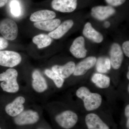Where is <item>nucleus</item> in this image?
Segmentation results:
<instances>
[{
	"instance_id": "2eb2a0df",
	"label": "nucleus",
	"mask_w": 129,
	"mask_h": 129,
	"mask_svg": "<svg viewBox=\"0 0 129 129\" xmlns=\"http://www.w3.org/2000/svg\"><path fill=\"white\" fill-rule=\"evenodd\" d=\"M32 87L38 92H42L47 89L46 81L42 75L39 71L35 70L32 73Z\"/></svg>"
},
{
	"instance_id": "aec40b11",
	"label": "nucleus",
	"mask_w": 129,
	"mask_h": 129,
	"mask_svg": "<svg viewBox=\"0 0 129 129\" xmlns=\"http://www.w3.org/2000/svg\"><path fill=\"white\" fill-rule=\"evenodd\" d=\"M91 80L97 87L102 89L108 88L111 82V80L108 76L99 73L94 74Z\"/></svg>"
},
{
	"instance_id": "4be33fe9",
	"label": "nucleus",
	"mask_w": 129,
	"mask_h": 129,
	"mask_svg": "<svg viewBox=\"0 0 129 129\" xmlns=\"http://www.w3.org/2000/svg\"><path fill=\"white\" fill-rule=\"evenodd\" d=\"M45 73L47 76L53 80L57 88H61L64 82V79L61 78L57 74L50 70H46Z\"/></svg>"
},
{
	"instance_id": "f3484780",
	"label": "nucleus",
	"mask_w": 129,
	"mask_h": 129,
	"mask_svg": "<svg viewBox=\"0 0 129 129\" xmlns=\"http://www.w3.org/2000/svg\"><path fill=\"white\" fill-rule=\"evenodd\" d=\"M83 34L86 38L97 43H100L103 40L102 35L92 27L89 22L86 23L83 30Z\"/></svg>"
},
{
	"instance_id": "f8f14e48",
	"label": "nucleus",
	"mask_w": 129,
	"mask_h": 129,
	"mask_svg": "<svg viewBox=\"0 0 129 129\" xmlns=\"http://www.w3.org/2000/svg\"><path fill=\"white\" fill-rule=\"evenodd\" d=\"M96 62V59L95 57L86 58L75 66L74 75L76 76L84 75L89 70L94 67Z\"/></svg>"
},
{
	"instance_id": "ddd939ff",
	"label": "nucleus",
	"mask_w": 129,
	"mask_h": 129,
	"mask_svg": "<svg viewBox=\"0 0 129 129\" xmlns=\"http://www.w3.org/2000/svg\"><path fill=\"white\" fill-rule=\"evenodd\" d=\"M85 121L89 129H110L97 114H89L85 117Z\"/></svg>"
},
{
	"instance_id": "7ed1b4c3",
	"label": "nucleus",
	"mask_w": 129,
	"mask_h": 129,
	"mask_svg": "<svg viewBox=\"0 0 129 129\" xmlns=\"http://www.w3.org/2000/svg\"><path fill=\"white\" fill-rule=\"evenodd\" d=\"M0 33L6 39L14 40L17 37V25L13 20L5 18L0 22Z\"/></svg>"
},
{
	"instance_id": "72a5a7b5",
	"label": "nucleus",
	"mask_w": 129,
	"mask_h": 129,
	"mask_svg": "<svg viewBox=\"0 0 129 129\" xmlns=\"http://www.w3.org/2000/svg\"><path fill=\"white\" fill-rule=\"evenodd\" d=\"M128 92H129V85H128Z\"/></svg>"
},
{
	"instance_id": "0eeeda50",
	"label": "nucleus",
	"mask_w": 129,
	"mask_h": 129,
	"mask_svg": "<svg viewBox=\"0 0 129 129\" xmlns=\"http://www.w3.org/2000/svg\"><path fill=\"white\" fill-rule=\"evenodd\" d=\"M77 0H53L52 7L56 11L63 13H70L76 9Z\"/></svg>"
},
{
	"instance_id": "f257e3e1",
	"label": "nucleus",
	"mask_w": 129,
	"mask_h": 129,
	"mask_svg": "<svg viewBox=\"0 0 129 129\" xmlns=\"http://www.w3.org/2000/svg\"><path fill=\"white\" fill-rule=\"evenodd\" d=\"M78 97L82 99L84 106L86 111H94L99 108L102 103V97L99 94L92 93L88 88L85 86H81L76 91Z\"/></svg>"
},
{
	"instance_id": "f03ea898",
	"label": "nucleus",
	"mask_w": 129,
	"mask_h": 129,
	"mask_svg": "<svg viewBox=\"0 0 129 129\" xmlns=\"http://www.w3.org/2000/svg\"><path fill=\"white\" fill-rule=\"evenodd\" d=\"M18 73L14 69H9L0 74V81H3L1 86L4 91L10 93L17 92L19 89L17 81Z\"/></svg>"
},
{
	"instance_id": "473e14b6",
	"label": "nucleus",
	"mask_w": 129,
	"mask_h": 129,
	"mask_svg": "<svg viewBox=\"0 0 129 129\" xmlns=\"http://www.w3.org/2000/svg\"><path fill=\"white\" fill-rule=\"evenodd\" d=\"M127 79H128L129 80V72H128V73H127Z\"/></svg>"
},
{
	"instance_id": "a211bd4d",
	"label": "nucleus",
	"mask_w": 129,
	"mask_h": 129,
	"mask_svg": "<svg viewBox=\"0 0 129 129\" xmlns=\"http://www.w3.org/2000/svg\"><path fill=\"white\" fill-rule=\"evenodd\" d=\"M55 12L48 10H43L35 12L30 16V19L32 22H39L50 20L55 18Z\"/></svg>"
},
{
	"instance_id": "c756f323",
	"label": "nucleus",
	"mask_w": 129,
	"mask_h": 129,
	"mask_svg": "<svg viewBox=\"0 0 129 129\" xmlns=\"http://www.w3.org/2000/svg\"><path fill=\"white\" fill-rule=\"evenodd\" d=\"M8 0H0V8L4 6L7 3Z\"/></svg>"
},
{
	"instance_id": "393cba45",
	"label": "nucleus",
	"mask_w": 129,
	"mask_h": 129,
	"mask_svg": "<svg viewBox=\"0 0 129 129\" xmlns=\"http://www.w3.org/2000/svg\"><path fill=\"white\" fill-rule=\"evenodd\" d=\"M107 3L112 6H118L123 4L126 0H106Z\"/></svg>"
},
{
	"instance_id": "b1692460",
	"label": "nucleus",
	"mask_w": 129,
	"mask_h": 129,
	"mask_svg": "<svg viewBox=\"0 0 129 129\" xmlns=\"http://www.w3.org/2000/svg\"><path fill=\"white\" fill-rule=\"evenodd\" d=\"M104 59L102 57H100L97 60L96 64L97 71L101 73H106L108 72V70L104 63Z\"/></svg>"
},
{
	"instance_id": "6e6552de",
	"label": "nucleus",
	"mask_w": 129,
	"mask_h": 129,
	"mask_svg": "<svg viewBox=\"0 0 129 129\" xmlns=\"http://www.w3.org/2000/svg\"><path fill=\"white\" fill-rule=\"evenodd\" d=\"M123 58V54L120 46L117 43L113 44L110 51V60L114 69L117 70L120 68Z\"/></svg>"
},
{
	"instance_id": "6ab92c4d",
	"label": "nucleus",
	"mask_w": 129,
	"mask_h": 129,
	"mask_svg": "<svg viewBox=\"0 0 129 129\" xmlns=\"http://www.w3.org/2000/svg\"><path fill=\"white\" fill-rule=\"evenodd\" d=\"M61 20L58 19H52L41 22H36L34 23L35 27L45 31H53L61 23Z\"/></svg>"
},
{
	"instance_id": "dca6fc26",
	"label": "nucleus",
	"mask_w": 129,
	"mask_h": 129,
	"mask_svg": "<svg viewBox=\"0 0 129 129\" xmlns=\"http://www.w3.org/2000/svg\"><path fill=\"white\" fill-rule=\"evenodd\" d=\"M73 25L74 22L72 20H67L60 24L55 29L49 33L48 35L53 39H58L65 34Z\"/></svg>"
},
{
	"instance_id": "4468645a",
	"label": "nucleus",
	"mask_w": 129,
	"mask_h": 129,
	"mask_svg": "<svg viewBox=\"0 0 129 129\" xmlns=\"http://www.w3.org/2000/svg\"><path fill=\"white\" fill-rule=\"evenodd\" d=\"M74 62H69L63 66L55 65L52 67V71L63 79L68 78L73 74L75 68Z\"/></svg>"
},
{
	"instance_id": "c85d7f7f",
	"label": "nucleus",
	"mask_w": 129,
	"mask_h": 129,
	"mask_svg": "<svg viewBox=\"0 0 129 129\" xmlns=\"http://www.w3.org/2000/svg\"><path fill=\"white\" fill-rule=\"evenodd\" d=\"M125 114L127 118H129V105L128 104L125 109Z\"/></svg>"
},
{
	"instance_id": "cd10ccee",
	"label": "nucleus",
	"mask_w": 129,
	"mask_h": 129,
	"mask_svg": "<svg viewBox=\"0 0 129 129\" xmlns=\"http://www.w3.org/2000/svg\"><path fill=\"white\" fill-rule=\"evenodd\" d=\"M104 63L107 69L110 70L111 68V63L110 60L108 58H106L104 59Z\"/></svg>"
},
{
	"instance_id": "2f4dec72",
	"label": "nucleus",
	"mask_w": 129,
	"mask_h": 129,
	"mask_svg": "<svg viewBox=\"0 0 129 129\" xmlns=\"http://www.w3.org/2000/svg\"><path fill=\"white\" fill-rule=\"evenodd\" d=\"M127 128L129 129V118H128L127 122Z\"/></svg>"
},
{
	"instance_id": "9b49d317",
	"label": "nucleus",
	"mask_w": 129,
	"mask_h": 129,
	"mask_svg": "<svg viewBox=\"0 0 129 129\" xmlns=\"http://www.w3.org/2000/svg\"><path fill=\"white\" fill-rule=\"evenodd\" d=\"M25 102L23 97H18L12 102L7 105L5 108L6 112L11 117H16L23 111V104Z\"/></svg>"
},
{
	"instance_id": "7c9ffc66",
	"label": "nucleus",
	"mask_w": 129,
	"mask_h": 129,
	"mask_svg": "<svg viewBox=\"0 0 129 129\" xmlns=\"http://www.w3.org/2000/svg\"><path fill=\"white\" fill-rule=\"evenodd\" d=\"M104 26L106 28H108L110 26V23L108 21H106L104 23Z\"/></svg>"
},
{
	"instance_id": "9d476101",
	"label": "nucleus",
	"mask_w": 129,
	"mask_h": 129,
	"mask_svg": "<svg viewBox=\"0 0 129 129\" xmlns=\"http://www.w3.org/2000/svg\"><path fill=\"white\" fill-rule=\"evenodd\" d=\"M70 52L76 58H83L85 57L87 51L85 46V40L82 36H79L74 40L70 49Z\"/></svg>"
},
{
	"instance_id": "423d86ee",
	"label": "nucleus",
	"mask_w": 129,
	"mask_h": 129,
	"mask_svg": "<svg viewBox=\"0 0 129 129\" xmlns=\"http://www.w3.org/2000/svg\"><path fill=\"white\" fill-rule=\"evenodd\" d=\"M39 116L37 112L29 110L23 111L15 117L14 122L19 125L34 124L38 122Z\"/></svg>"
},
{
	"instance_id": "a878e982",
	"label": "nucleus",
	"mask_w": 129,
	"mask_h": 129,
	"mask_svg": "<svg viewBox=\"0 0 129 129\" xmlns=\"http://www.w3.org/2000/svg\"><path fill=\"white\" fill-rule=\"evenodd\" d=\"M122 49L125 55L129 57V41H126L123 43Z\"/></svg>"
},
{
	"instance_id": "20e7f679",
	"label": "nucleus",
	"mask_w": 129,
	"mask_h": 129,
	"mask_svg": "<svg viewBox=\"0 0 129 129\" xmlns=\"http://www.w3.org/2000/svg\"><path fill=\"white\" fill-rule=\"evenodd\" d=\"M77 114L71 111H66L57 115L55 120L61 127L66 129L73 128L78 122Z\"/></svg>"
},
{
	"instance_id": "bb28decb",
	"label": "nucleus",
	"mask_w": 129,
	"mask_h": 129,
	"mask_svg": "<svg viewBox=\"0 0 129 129\" xmlns=\"http://www.w3.org/2000/svg\"><path fill=\"white\" fill-rule=\"evenodd\" d=\"M8 45V42L4 38L0 37V50L5 49Z\"/></svg>"
},
{
	"instance_id": "1a4fd4ad",
	"label": "nucleus",
	"mask_w": 129,
	"mask_h": 129,
	"mask_svg": "<svg viewBox=\"0 0 129 129\" xmlns=\"http://www.w3.org/2000/svg\"><path fill=\"white\" fill-rule=\"evenodd\" d=\"M91 15L94 18L99 21H104L113 15L115 9L110 6H98L92 8Z\"/></svg>"
},
{
	"instance_id": "f704fd0d",
	"label": "nucleus",
	"mask_w": 129,
	"mask_h": 129,
	"mask_svg": "<svg viewBox=\"0 0 129 129\" xmlns=\"http://www.w3.org/2000/svg\"><path fill=\"white\" fill-rule=\"evenodd\" d=\"M0 129H1V128H0Z\"/></svg>"
},
{
	"instance_id": "412c9836",
	"label": "nucleus",
	"mask_w": 129,
	"mask_h": 129,
	"mask_svg": "<svg viewBox=\"0 0 129 129\" xmlns=\"http://www.w3.org/2000/svg\"><path fill=\"white\" fill-rule=\"evenodd\" d=\"M32 41L34 44L37 45L38 48L40 49L50 45L51 43L52 39L48 35L40 34L35 36Z\"/></svg>"
},
{
	"instance_id": "39448f33",
	"label": "nucleus",
	"mask_w": 129,
	"mask_h": 129,
	"mask_svg": "<svg viewBox=\"0 0 129 129\" xmlns=\"http://www.w3.org/2000/svg\"><path fill=\"white\" fill-rule=\"evenodd\" d=\"M22 58L20 54L13 51H0V65L13 68L21 62Z\"/></svg>"
},
{
	"instance_id": "5701e85b",
	"label": "nucleus",
	"mask_w": 129,
	"mask_h": 129,
	"mask_svg": "<svg viewBox=\"0 0 129 129\" xmlns=\"http://www.w3.org/2000/svg\"><path fill=\"white\" fill-rule=\"evenodd\" d=\"M11 12L13 15L18 17L21 13V8L18 2L16 0L12 1L10 5Z\"/></svg>"
}]
</instances>
